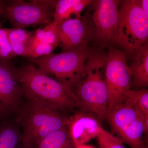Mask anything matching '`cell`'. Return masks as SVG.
Returning <instances> with one entry per match:
<instances>
[{"instance_id": "1", "label": "cell", "mask_w": 148, "mask_h": 148, "mask_svg": "<svg viewBox=\"0 0 148 148\" xmlns=\"http://www.w3.org/2000/svg\"><path fill=\"white\" fill-rule=\"evenodd\" d=\"M107 54L93 51L85 64L79 78L71 87L77 107L105 119L108 105L106 72Z\"/></svg>"}, {"instance_id": "2", "label": "cell", "mask_w": 148, "mask_h": 148, "mask_svg": "<svg viewBox=\"0 0 148 148\" xmlns=\"http://www.w3.org/2000/svg\"><path fill=\"white\" fill-rule=\"evenodd\" d=\"M16 71L25 98L45 102L60 110L77 107L70 86L51 78L40 68L24 65L16 68Z\"/></svg>"}, {"instance_id": "3", "label": "cell", "mask_w": 148, "mask_h": 148, "mask_svg": "<svg viewBox=\"0 0 148 148\" xmlns=\"http://www.w3.org/2000/svg\"><path fill=\"white\" fill-rule=\"evenodd\" d=\"M27 100L16 111V121L22 128L27 148H36L43 139L67 127L69 118L54 106L38 100Z\"/></svg>"}, {"instance_id": "4", "label": "cell", "mask_w": 148, "mask_h": 148, "mask_svg": "<svg viewBox=\"0 0 148 148\" xmlns=\"http://www.w3.org/2000/svg\"><path fill=\"white\" fill-rule=\"evenodd\" d=\"M148 18L140 0L121 1L116 44L130 55L148 43Z\"/></svg>"}, {"instance_id": "5", "label": "cell", "mask_w": 148, "mask_h": 148, "mask_svg": "<svg viewBox=\"0 0 148 148\" xmlns=\"http://www.w3.org/2000/svg\"><path fill=\"white\" fill-rule=\"evenodd\" d=\"M93 52L87 45L31 59L46 73L55 76L71 87L79 79L85 64Z\"/></svg>"}, {"instance_id": "6", "label": "cell", "mask_w": 148, "mask_h": 148, "mask_svg": "<svg viewBox=\"0 0 148 148\" xmlns=\"http://www.w3.org/2000/svg\"><path fill=\"white\" fill-rule=\"evenodd\" d=\"M108 48L105 72L108 96L107 112L124 102L132 86V74L126 62V53L112 46Z\"/></svg>"}, {"instance_id": "7", "label": "cell", "mask_w": 148, "mask_h": 148, "mask_svg": "<svg viewBox=\"0 0 148 148\" xmlns=\"http://www.w3.org/2000/svg\"><path fill=\"white\" fill-rule=\"evenodd\" d=\"M54 12L53 1L13 0L5 2L1 15L13 26L23 29L50 24Z\"/></svg>"}, {"instance_id": "8", "label": "cell", "mask_w": 148, "mask_h": 148, "mask_svg": "<svg viewBox=\"0 0 148 148\" xmlns=\"http://www.w3.org/2000/svg\"><path fill=\"white\" fill-rule=\"evenodd\" d=\"M94 11L91 14L82 17L86 21L93 39L100 46L110 47L116 44L119 19V11L121 1H95Z\"/></svg>"}, {"instance_id": "9", "label": "cell", "mask_w": 148, "mask_h": 148, "mask_svg": "<svg viewBox=\"0 0 148 148\" xmlns=\"http://www.w3.org/2000/svg\"><path fill=\"white\" fill-rule=\"evenodd\" d=\"M9 61L0 60V119L16 112L24 97L16 68Z\"/></svg>"}, {"instance_id": "10", "label": "cell", "mask_w": 148, "mask_h": 148, "mask_svg": "<svg viewBox=\"0 0 148 148\" xmlns=\"http://www.w3.org/2000/svg\"><path fill=\"white\" fill-rule=\"evenodd\" d=\"M59 45L63 51L76 50L88 45L91 39L89 27L81 16L58 22Z\"/></svg>"}, {"instance_id": "11", "label": "cell", "mask_w": 148, "mask_h": 148, "mask_svg": "<svg viewBox=\"0 0 148 148\" xmlns=\"http://www.w3.org/2000/svg\"><path fill=\"white\" fill-rule=\"evenodd\" d=\"M94 116L92 114L82 112L69 118L67 127L74 148L85 145L97 137L103 128L97 118Z\"/></svg>"}, {"instance_id": "12", "label": "cell", "mask_w": 148, "mask_h": 148, "mask_svg": "<svg viewBox=\"0 0 148 148\" xmlns=\"http://www.w3.org/2000/svg\"><path fill=\"white\" fill-rule=\"evenodd\" d=\"M141 117L144 118L129 91L124 102L108 112L105 119L110 125L112 132L117 134L125 126Z\"/></svg>"}, {"instance_id": "13", "label": "cell", "mask_w": 148, "mask_h": 148, "mask_svg": "<svg viewBox=\"0 0 148 148\" xmlns=\"http://www.w3.org/2000/svg\"><path fill=\"white\" fill-rule=\"evenodd\" d=\"M148 44L140 48L134 53L132 64L129 66L132 74V85L138 88L148 86Z\"/></svg>"}, {"instance_id": "14", "label": "cell", "mask_w": 148, "mask_h": 148, "mask_svg": "<svg viewBox=\"0 0 148 148\" xmlns=\"http://www.w3.org/2000/svg\"><path fill=\"white\" fill-rule=\"evenodd\" d=\"M92 3L90 0H59L53 1L54 12L53 21L61 22L71 18L72 14L77 18L81 17V13L86 6Z\"/></svg>"}, {"instance_id": "15", "label": "cell", "mask_w": 148, "mask_h": 148, "mask_svg": "<svg viewBox=\"0 0 148 148\" xmlns=\"http://www.w3.org/2000/svg\"><path fill=\"white\" fill-rule=\"evenodd\" d=\"M145 119L139 118L117 133L123 143L127 144L130 148H147L143 138L145 132L144 122Z\"/></svg>"}, {"instance_id": "16", "label": "cell", "mask_w": 148, "mask_h": 148, "mask_svg": "<svg viewBox=\"0 0 148 148\" xmlns=\"http://www.w3.org/2000/svg\"><path fill=\"white\" fill-rule=\"evenodd\" d=\"M0 148H27L18 126L10 122L0 124Z\"/></svg>"}, {"instance_id": "17", "label": "cell", "mask_w": 148, "mask_h": 148, "mask_svg": "<svg viewBox=\"0 0 148 148\" xmlns=\"http://www.w3.org/2000/svg\"><path fill=\"white\" fill-rule=\"evenodd\" d=\"M6 29L10 44L15 56L27 57L29 43L34 32L20 28Z\"/></svg>"}, {"instance_id": "18", "label": "cell", "mask_w": 148, "mask_h": 148, "mask_svg": "<svg viewBox=\"0 0 148 148\" xmlns=\"http://www.w3.org/2000/svg\"><path fill=\"white\" fill-rule=\"evenodd\" d=\"M67 127L51 133L43 139L36 148H74Z\"/></svg>"}, {"instance_id": "19", "label": "cell", "mask_w": 148, "mask_h": 148, "mask_svg": "<svg viewBox=\"0 0 148 148\" xmlns=\"http://www.w3.org/2000/svg\"><path fill=\"white\" fill-rule=\"evenodd\" d=\"M130 92L136 107L145 119L148 118V91L146 88L130 90Z\"/></svg>"}, {"instance_id": "20", "label": "cell", "mask_w": 148, "mask_h": 148, "mask_svg": "<svg viewBox=\"0 0 148 148\" xmlns=\"http://www.w3.org/2000/svg\"><path fill=\"white\" fill-rule=\"evenodd\" d=\"M100 148H127L119 137L102 128L97 135Z\"/></svg>"}, {"instance_id": "21", "label": "cell", "mask_w": 148, "mask_h": 148, "mask_svg": "<svg viewBox=\"0 0 148 148\" xmlns=\"http://www.w3.org/2000/svg\"><path fill=\"white\" fill-rule=\"evenodd\" d=\"M56 48L53 46L45 42L30 45L28 47L27 57L35 59L46 56L52 53Z\"/></svg>"}, {"instance_id": "22", "label": "cell", "mask_w": 148, "mask_h": 148, "mask_svg": "<svg viewBox=\"0 0 148 148\" xmlns=\"http://www.w3.org/2000/svg\"><path fill=\"white\" fill-rule=\"evenodd\" d=\"M16 57L10 44L6 28L0 24V60L10 61Z\"/></svg>"}, {"instance_id": "23", "label": "cell", "mask_w": 148, "mask_h": 148, "mask_svg": "<svg viewBox=\"0 0 148 148\" xmlns=\"http://www.w3.org/2000/svg\"><path fill=\"white\" fill-rule=\"evenodd\" d=\"M57 22L52 21L43 28L44 42L53 46L56 48L59 45V35Z\"/></svg>"}, {"instance_id": "24", "label": "cell", "mask_w": 148, "mask_h": 148, "mask_svg": "<svg viewBox=\"0 0 148 148\" xmlns=\"http://www.w3.org/2000/svg\"><path fill=\"white\" fill-rule=\"evenodd\" d=\"M141 8L144 13L145 14L146 16L148 18V0H141Z\"/></svg>"}, {"instance_id": "25", "label": "cell", "mask_w": 148, "mask_h": 148, "mask_svg": "<svg viewBox=\"0 0 148 148\" xmlns=\"http://www.w3.org/2000/svg\"><path fill=\"white\" fill-rule=\"evenodd\" d=\"M5 5V2L3 1H0V14H2L3 8Z\"/></svg>"}, {"instance_id": "26", "label": "cell", "mask_w": 148, "mask_h": 148, "mask_svg": "<svg viewBox=\"0 0 148 148\" xmlns=\"http://www.w3.org/2000/svg\"><path fill=\"white\" fill-rule=\"evenodd\" d=\"M94 148L92 147H91V146L86 145H82L78 146V147H75V148Z\"/></svg>"}]
</instances>
